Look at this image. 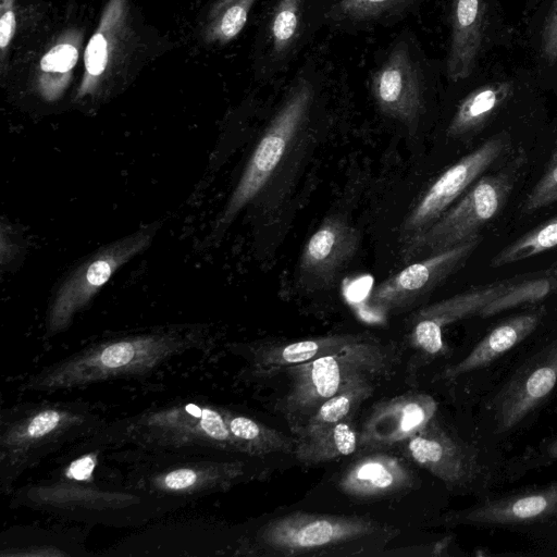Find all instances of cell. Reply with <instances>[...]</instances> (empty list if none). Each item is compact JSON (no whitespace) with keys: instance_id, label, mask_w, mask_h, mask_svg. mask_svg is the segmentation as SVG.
<instances>
[{"instance_id":"8","label":"cell","mask_w":557,"mask_h":557,"mask_svg":"<svg viewBox=\"0 0 557 557\" xmlns=\"http://www.w3.org/2000/svg\"><path fill=\"white\" fill-rule=\"evenodd\" d=\"M313 96L306 79H298L290 88L248 159L219 220L220 230L227 227L274 175L306 122Z\"/></svg>"},{"instance_id":"6","label":"cell","mask_w":557,"mask_h":557,"mask_svg":"<svg viewBox=\"0 0 557 557\" xmlns=\"http://www.w3.org/2000/svg\"><path fill=\"white\" fill-rule=\"evenodd\" d=\"M392 361L389 349L371 336L338 352L286 367L292 384L283 409L288 416L308 418L349 382L386 374Z\"/></svg>"},{"instance_id":"1","label":"cell","mask_w":557,"mask_h":557,"mask_svg":"<svg viewBox=\"0 0 557 557\" xmlns=\"http://www.w3.org/2000/svg\"><path fill=\"white\" fill-rule=\"evenodd\" d=\"M205 343V333L195 326H170L129 334L91 344L82 350L29 375L24 392H55L132 377L156 370L173 357Z\"/></svg>"},{"instance_id":"18","label":"cell","mask_w":557,"mask_h":557,"mask_svg":"<svg viewBox=\"0 0 557 557\" xmlns=\"http://www.w3.org/2000/svg\"><path fill=\"white\" fill-rule=\"evenodd\" d=\"M518 281L515 277L495 282L419 309L410 319L411 345L430 356L444 352L443 331L447 325L479 315L486 305L505 294Z\"/></svg>"},{"instance_id":"3","label":"cell","mask_w":557,"mask_h":557,"mask_svg":"<svg viewBox=\"0 0 557 557\" xmlns=\"http://www.w3.org/2000/svg\"><path fill=\"white\" fill-rule=\"evenodd\" d=\"M106 421L81 401H40L4 408L0 413V488L15 481L64 445L94 435Z\"/></svg>"},{"instance_id":"39","label":"cell","mask_w":557,"mask_h":557,"mask_svg":"<svg viewBox=\"0 0 557 557\" xmlns=\"http://www.w3.org/2000/svg\"><path fill=\"white\" fill-rule=\"evenodd\" d=\"M553 270H555L556 271L555 274H557V262L553 265Z\"/></svg>"},{"instance_id":"4","label":"cell","mask_w":557,"mask_h":557,"mask_svg":"<svg viewBox=\"0 0 557 557\" xmlns=\"http://www.w3.org/2000/svg\"><path fill=\"white\" fill-rule=\"evenodd\" d=\"M133 451L138 459L127 472L124 488L163 500L225 491L247 475L245 461L215 457L219 451Z\"/></svg>"},{"instance_id":"13","label":"cell","mask_w":557,"mask_h":557,"mask_svg":"<svg viewBox=\"0 0 557 557\" xmlns=\"http://www.w3.org/2000/svg\"><path fill=\"white\" fill-rule=\"evenodd\" d=\"M135 33L128 0H108L84 52V74L76 100L97 96L131 57Z\"/></svg>"},{"instance_id":"19","label":"cell","mask_w":557,"mask_h":557,"mask_svg":"<svg viewBox=\"0 0 557 557\" xmlns=\"http://www.w3.org/2000/svg\"><path fill=\"white\" fill-rule=\"evenodd\" d=\"M437 410L425 393H407L376 404L363 423L359 446L379 450L405 443L424 429Z\"/></svg>"},{"instance_id":"22","label":"cell","mask_w":557,"mask_h":557,"mask_svg":"<svg viewBox=\"0 0 557 557\" xmlns=\"http://www.w3.org/2000/svg\"><path fill=\"white\" fill-rule=\"evenodd\" d=\"M414 484V474L400 458L373 450L348 466L338 480L339 490L354 498L389 496Z\"/></svg>"},{"instance_id":"33","label":"cell","mask_w":557,"mask_h":557,"mask_svg":"<svg viewBox=\"0 0 557 557\" xmlns=\"http://www.w3.org/2000/svg\"><path fill=\"white\" fill-rule=\"evenodd\" d=\"M416 0H339L327 13L329 18L343 22L379 21L403 11Z\"/></svg>"},{"instance_id":"16","label":"cell","mask_w":557,"mask_h":557,"mask_svg":"<svg viewBox=\"0 0 557 557\" xmlns=\"http://www.w3.org/2000/svg\"><path fill=\"white\" fill-rule=\"evenodd\" d=\"M557 385V338L529 358L507 381L495 400L498 432L517 426Z\"/></svg>"},{"instance_id":"29","label":"cell","mask_w":557,"mask_h":557,"mask_svg":"<svg viewBox=\"0 0 557 557\" xmlns=\"http://www.w3.org/2000/svg\"><path fill=\"white\" fill-rule=\"evenodd\" d=\"M230 426L240 454L261 457L273 453H294L296 442L248 416L231 410Z\"/></svg>"},{"instance_id":"31","label":"cell","mask_w":557,"mask_h":557,"mask_svg":"<svg viewBox=\"0 0 557 557\" xmlns=\"http://www.w3.org/2000/svg\"><path fill=\"white\" fill-rule=\"evenodd\" d=\"M557 246V216L531 230L510 245L504 247L491 260V267L499 268L515 263Z\"/></svg>"},{"instance_id":"25","label":"cell","mask_w":557,"mask_h":557,"mask_svg":"<svg viewBox=\"0 0 557 557\" xmlns=\"http://www.w3.org/2000/svg\"><path fill=\"white\" fill-rule=\"evenodd\" d=\"M369 337V334H336L263 348L256 355L257 366L262 369L286 368L338 352Z\"/></svg>"},{"instance_id":"15","label":"cell","mask_w":557,"mask_h":557,"mask_svg":"<svg viewBox=\"0 0 557 557\" xmlns=\"http://www.w3.org/2000/svg\"><path fill=\"white\" fill-rule=\"evenodd\" d=\"M359 230L341 214L326 216L306 242L297 264L299 285L317 292L332 287L357 253Z\"/></svg>"},{"instance_id":"34","label":"cell","mask_w":557,"mask_h":557,"mask_svg":"<svg viewBox=\"0 0 557 557\" xmlns=\"http://www.w3.org/2000/svg\"><path fill=\"white\" fill-rule=\"evenodd\" d=\"M555 284L554 277L518 281L505 294L486 305L479 317L490 318L519 305L540 300L552 292Z\"/></svg>"},{"instance_id":"23","label":"cell","mask_w":557,"mask_h":557,"mask_svg":"<svg viewBox=\"0 0 557 557\" xmlns=\"http://www.w3.org/2000/svg\"><path fill=\"white\" fill-rule=\"evenodd\" d=\"M545 314L543 307L511 317L494 327L459 362L443 371L442 377L453 380L482 369L512 349L539 326Z\"/></svg>"},{"instance_id":"32","label":"cell","mask_w":557,"mask_h":557,"mask_svg":"<svg viewBox=\"0 0 557 557\" xmlns=\"http://www.w3.org/2000/svg\"><path fill=\"white\" fill-rule=\"evenodd\" d=\"M304 0H277L269 25V36L274 55L288 52L297 40L301 25Z\"/></svg>"},{"instance_id":"10","label":"cell","mask_w":557,"mask_h":557,"mask_svg":"<svg viewBox=\"0 0 557 557\" xmlns=\"http://www.w3.org/2000/svg\"><path fill=\"white\" fill-rule=\"evenodd\" d=\"M381 530L377 521L364 517L297 511L261 527L256 542L264 549L290 556L358 541Z\"/></svg>"},{"instance_id":"26","label":"cell","mask_w":557,"mask_h":557,"mask_svg":"<svg viewBox=\"0 0 557 557\" xmlns=\"http://www.w3.org/2000/svg\"><path fill=\"white\" fill-rule=\"evenodd\" d=\"M298 437L294 455L304 465H315L348 456L355 453L359 445V434L347 420Z\"/></svg>"},{"instance_id":"2","label":"cell","mask_w":557,"mask_h":557,"mask_svg":"<svg viewBox=\"0 0 557 557\" xmlns=\"http://www.w3.org/2000/svg\"><path fill=\"white\" fill-rule=\"evenodd\" d=\"M230 409L206 400H181L104 423L83 445L133 450H205L240 454L230 426Z\"/></svg>"},{"instance_id":"30","label":"cell","mask_w":557,"mask_h":557,"mask_svg":"<svg viewBox=\"0 0 557 557\" xmlns=\"http://www.w3.org/2000/svg\"><path fill=\"white\" fill-rule=\"evenodd\" d=\"M257 0H216L202 24L201 35L208 44L224 45L243 30Z\"/></svg>"},{"instance_id":"9","label":"cell","mask_w":557,"mask_h":557,"mask_svg":"<svg viewBox=\"0 0 557 557\" xmlns=\"http://www.w3.org/2000/svg\"><path fill=\"white\" fill-rule=\"evenodd\" d=\"M157 230V223L147 225L99 248L72 269L51 298L47 333L53 336L65 331L75 314L90 304L113 274L150 246Z\"/></svg>"},{"instance_id":"27","label":"cell","mask_w":557,"mask_h":557,"mask_svg":"<svg viewBox=\"0 0 557 557\" xmlns=\"http://www.w3.org/2000/svg\"><path fill=\"white\" fill-rule=\"evenodd\" d=\"M81 40L67 35L54 44L41 58L37 87L48 101L57 100L69 85L71 72L79 58Z\"/></svg>"},{"instance_id":"12","label":"cell","mask_w":557,"mask_h":557,"mask_svg":"<svg viewBox=\"0 0 557 557\" xmlns=\"http://www.w3.org/2000/svg\"><path fill=\"white\" fill-rule=\"evenodd\" d=\"M509 135L502 131L445 170L423 193L404 220L406 240L429 227L462 196L508 149Z\"/></svg>"},{"instance_id":"11","label":"cell","mask_w":557,"mask_h":557,"mask_svg":"<svg viewBox=\"0 0 557 557\" xmlns=\"http://www.w3.org/2000/svg\"><path fill=\"white\" fill-rule=\"evenodd\" d=\"M481 237L410 262L372 288L364 311L384 318L414 305L461 268L478 248Z\"/></svg>"},{"instance_id":"7","label":"cell","mask_w":557,"mask_h":557,"mask_svg":"<svg viewBox=\"0 0 557 557\" xmlns=\"http://www.w3.org/2000/svg\"><path fill=\"white\" fill-rule=\"evenodd\" d=\"M445 73L454 84L469 77L494 54L511 50L517 30L499 0H447Z\"/></svg>"},{"instance_id":"21","label":"cell","mask_w":557,"mask_h":557,"mask_svg":"<svg viewBox=\"0 0 557 557\" xmlns=\"http://www.w3.org/2000/svg\"><path fill=\"white\" fill-rule=\"evenodd\" d=\"M557 515V482L540 488L488 498L454 515L455 523L517 525Z\"/></svg>"},{"instance_id":"20","label":"cell","mask_w":557,"mask_h":557,"mask_svg":"<svg viewBox=\"0 0 557 557\" xmlns=\"http://www.w3.org/2000/svg\"><path fill=\"white\" fill-rule=\"evenodd\" d=\"M403 445L409 459L447 485H463L475 475V454L444 431L435 418Z\"/></svg>"},{"instance_id":"28","label":"cell","mask_w":557,"mask_h":557,"mask_svg":"<svg viewBox=\"0 0 557 557\" xmlns=\"http://www.w3.org/2000/svg\"><path fill=\"white\" fill-rule=\"evenodd\" d=\"M372 380L369 377L349 382L336 394L321 404L304 422L295 429L298 435L334 425L369 398L373 392Z\"/></svg>"},{"instance_id":"36","label":"cell","mask_w":557,"mask_h":557,"mask_svg":"<svg viewBox=\"0 0 557 557\" xmlns=\"http://www.w3.org/2000/svg\"><path fill=\"white\" fill-rule=\"evenodd\" d=\"M15 0H0V57L4 63L9 47L15 35Z\"/></svg>"},{"instance_id":"17","label":"cell","mask_w":557,"mask_h":557,"mask_svg":"<svg viewBox=\"0 0 557 557\" xmlns=\"http://www.w3.org/2000/svg\"><path fill=\"white\" fill-rule=\"evenodd\" d=\"M424 77L404 45L394 47L371 78V92L379 110L408 127L417 125L424 111Z\"/></svg>"},{"instance_id":"37","label":"cell","mask_w":557,"mask_h":557,"mask_svg":"<svg viewBox=\"0 0 557 557\" xmlns=\"http://www.w3.org/2000/svg\"><path fill=\"white\" fill-rule=\"evenodd\" d=\"M540 451L542 461L557 460V437H554L548 441L547 444H544Z\"/></svg>"},{"instance_id":"24","label":"cell","mask_w":557,"mask_h":557,"mask_svg":"<svg viewBox=\"0 0 557 557\" xmlns=\"http://www.w3.org/2000/svg\"><path fill=\"white\" fill-rule=\"evenodd\" d=\"M523 39L540 81L557 78V0H542L527 15Z\"/></svg>"},{"instance_id":"35","label":"cell","mask_w":557,"mask_h":557,"mask_svg":"<svg viewBox=\"0 0 557 557\" xmlns=\"http://www.w3.org/2000/svg\"><path fill=\"white\" fill-rule=\"evenodd\" d=\"M555 201H557V149L548 160L542 176L527 195L521 212L531 214Z\"/></svg>"},{"instance_id":"14","label":"cell","mask_w":557,"mask_h":557,"mask_svg":"<svg viewBox=\"0 0 557 557\" xmlns=\"http://www.w3.org/2000/svg\"><path fill=\"white\" fill-rule=\"evenodd\" d=\"M16 502L50 511L75 515H129L133 510L150 504H170L147 495L127 491H106L96 486L69 482H48L23 488L15 495Z\"/></svg>"},{"instance_id":"38","label":"cell","mask_w":557,"mask_h":557,"mask_svg":"<svg viewBox=\"0 0 557 557\" xmlns=\"http://www.w3.org/2000/svg\"><path fill=\"white\" fill-rule=\"evenodd\" d=\"M542 0H521L525 15L531 13Z\"/></svg>"},{"instance_id":"5","label":"cell","mask_w":557,"mask_h":557,"mask_svg":"<svg viewBox=\"0 0 557 557\" xmlns=\"http://www.w3.org/2000/svg\"><path fill=\"white\" fill-rule=\"evenodd\" d=\"M523 163L517 158L500 171L482 175L437 220L421 233L404 240L406 263L473 239L504 208Z\"/></svg>"}]
</instances>
